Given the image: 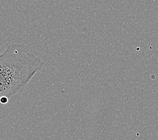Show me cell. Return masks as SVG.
<instances>
[{
  "mask_svg": "<svg viewBox=\"0 0 158 140\" xmlns=\"http://www.w3.org/2000/svg\"><path fill=\"white\" fill-rule=\"evenodd\" d=\"M8 100L9 99H7L6 98H1V99H0V101H1L2 104H7L8 103Z\"/></svg>",
  "mask_w": 158,
  "mask_h": 140,
  "instance_id": "cell-2",
  "label": "cell"
},
{
  "mask_svg": "<svg viewBox=\"0 0 158 140\" xmlns=\"http://www.w3.org/2000/svg\"><path fill=\"white\" fill-rule=\"evenodd\" d=\"M43 67L42 60L27 45H10L0 55V96L9 99L22 93Z\"/></svg>",
  "mask_w": 158,
  "mask_h": 140,
  "instance_id": "cell-1",
  "label": "cell"
}]
</instances>
